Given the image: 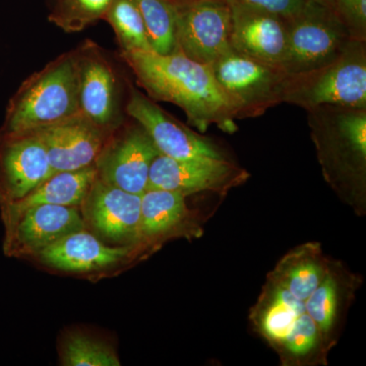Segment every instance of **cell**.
I'll use <instances>...</instances> for the list:
<instances>
[{"label":"cell","mask_w":366,"mask_h":366,"mask_svg":"<svg viewBox=\"0 0 366 366\" xmlns=\"http://www.w3.org/2000/svg\"><path fill=\"white\" fill-rule=\"evenodd\" d=\"M120 57L149 97L178 106L197 131L206 132L211 125L228 134L237 131L234 107L209 64L194 61L180 51L165 55L122 51Z\"/></svg>","instance_id":"6da1fadb"},{"label":"cell","mask_w":366,"mask_h":366,"mask_svg":"<svg viewBox=\"0 0 366 366\" xmlns=\"http://www.w3.org/2000/svg\"><path fill=\"white\" fill-rule=\"evenodd\" d=\"M76 51L64 53L21 84L7 106L0 134H24L79 114Z\"/></svg>","instance_id":"7a4b0ae2"},{"label":"cell","mask_w":366,"mask_h":366,"mask_svg":"<svg viewBox=\"0 0 366 366\" xmlns=\"http://www.w3.org/2000/svg\"><path fill=\"white\" fill-rule=\"evenodd\" d=\"M307 112L327 179L362 187L366 167V108L324 105Z\"/></svg>","instance_id":"3957f363"},{"label":"cell","mask_w":366,"mask_h":366,"mask_svg":"<svg viewBox=\"0 0 366 366\" xmlns=\"http://www.w3.org/2000/svg\"><path fill=\"white\" fill-rule=\"evenodd\" d=\"M283 103L312 109L324 105L366 108V41L352 39L331 61L288 74Z\"/></svg>","instance_id":"277c9868"},{"label":"cell","mask_w":366,"mask_h":366,"mask_svg":"<svg viewBox=\"0 0 366 366\" xmlns=\"http://www.w3.org/2000/svg\"><path fill=\"white\" fill-rule=\"evenodd\" d=\"M216 81L234 107L237 119L262 117L283 103L287 72L233 50L209 64Z\"/></svg>","instance_id":"5b68a950"},{"label":"cell","mask_w":366,"mask_h":366,"mask_svg":"<svg viewBox=\"0 0 366 366\" xmlns=\"http://www.w3.org/2000/svg\"><path fill=\"white\" fill-rule=\"evenodd\" d=\"M287 20V49L282 69L288 74L310 71L331 61L352 40L334 9L312 0H307L302 9Z\"/></svg>","instance_id":"8992f818"},{"label":"cell","mask_w":366,"mask_h":366,"mask_svg":"<svg viewBox=\"0 0 366 366\" xmlns=\"http://www.w3.org/2000/svg\"><path fill=\"white\" fill-rule=\"evenodd\" d=\"M79 112L112 134L124 124L117 71L105 52L86 40L76 50Z\"/></svg>","instance_id":"52a82bcc"},{"label":"cell","mask_w":366,"mask_h":366,"mask_svg":"<svg viewBox=\"0 0 366 366\" xmlns=\"http://www.w3.org/2000/svg\"><path fill=\"white\" fill-rule=\"evenodd\" d=\"M257 324L274 345L297 358L314 352L322 338L305 301L291 295L274 279L257 305Z\"/></svg>","instance_id":"ba28073f"},{"label":"cell","mask_w":366,"mask_h":366,"mask_svg":"<svg viewBox=\"0 0 366 366\" xmlns=\"http://www.w3.org/2000/svg\"><path fill=\"white\" fill-rule=\"evenodd\" d=\"M249 177L247 170L226 158L177 160L159 154L151 165L148 189L170 190L185 197L202 192L224 194Z\"/></svg>","instance_id":"9c48e42d"},{"label":"cell","mask_w":366,"mask_h":366,"mask_svg":"<svg viewBox=\"0 0 366 366\" xmlns=\"http://www.w3.org/2000/svg\"><path fill=\"white\" fill-rule=\"evenodd\" d=\"M159 154L141 125L124 124L112 132L94 165L103 182L142 196L148 189L151 165Z\"/></svg>","instance_id":"30bf717a"},{"label":"cell","mask_w":366,"mask_h":366,"mask_svg":"<svg viewBox=\"0 0 366 366\" xmlns=\"http://www.w3.org/2000/svg\"><path fill=\"white\" fill-rule=\"evenodd\" d=\"M124 112L143 127L164 156L177 160L225 158L213 142L183 124L134 86H129Z\"/></svg>","instance_id":"8fae6325"},{"label":"cell","mask_w":366,"mask_h":366,"mask_svg":"<svg viewBox=\"0 0 366 366\" xmlns=\"http://www.w3.org/2000/svg\"><path fill=\"white\" fill-rule=\"evenodd\" d=\"M175 6L178 51L209 66L231 49L228 2H175Z\"/></svg>","instance_id":"7c38bea8"},{"label":"cell","mask_w":366,"mask_h":366,"mask_svg":"<svg viewBox=\"0 0 366 366\" xmlns=\"http://www.w3.org/2000/svg\"><path fill=\"white\" fill-rule=\"evenodd\" d=\"M81 213L100 239L118 247L141 244V196L131 194L97 177L81 206Z\"/></svg>","instance_id":"4fadbf2b"},{"label":"cell","mask_w":366,"mask_h":366,"mask_svg":"<svg viewBox=\"0 0 366 366\" xmlns=\"http://www.w3.org/2000/svg\"><path fill=\"white\" fill-rule=\"evenodd\" d=\"M86 229L79 207L40 204L26 209L6 226L4 252L9 257H37L71 233Z\"/></svg>","instance_id":"5bb4252c"},{"label":"cell","mask_w":366,"mask_h":366,"mask_svg":"<svg viewBox=\"0 0 366 366\" xmlns=\"http://www.w3.org/2000/svg\"><path fill=\"white\" fill-rule=\"evenodd\" d=\"M53 174L47 151L36 132L0 134V204L30 194Z\"/></svg>","instance_id":"9a60e30c"},{"label":"cell","mask_w":366,"mask_h":366,"mask_svg":"<svg viewBox=\"0 0 366 366\" xmlns=\"http://www.w3.org/2000/svg\"><path fill=\"white\" fill-rule=\"evenodd\" d=\"M228 4L231 9V48L282 67L287 49V18L234 0Z\"/></svg>","instance_id":"2e32d148"},{"label":"cell","mask_w":366,"mask_h":366,"mask_svg":"<svg viewBox=\"0 0 366 366\" xmlns=\"http://www.w3.org/2000/svg\"><path fill=\"white\" fill-rule=\"evenodd\" d=\"M34 132L44 144L53 173L93 166L112 136L81 113Z\"/></svg>","instance_id":"e0dca14e"},{"label":"cell","mask_w":366,"mask_h":366,"mask_svg":"<svg viewBox=\"0 0 366 366\" xmlns=\"http://www.w3.org/2000/svg\"><path fill=\"white\" fill-rule=\"evenodd\" d=\"M132 247H110L86 229L61 238L42 250V264L69 273H88L112 268L131 257Z\"/></svg>","instance_id":"ac0fdd59"},{"label":"cell","mask_w":366,"mask_h":366,"mask_svg":"<svg viewBox=\"0 0 366 366\" xmlns=\"http://www.w3.org/2000/svg\"><path fill=\"white\" fill-rule=\"evenodd\" d=\"M97 177L95 165L84 169L53 173L23 199L2 204L4 226L14 222L26 209L40 204L79 208L90 189L92 183Z\"/></svg>","instance_id":"d6986e66"},{"label":"cell","mask_w":366,"mask_h":366,"mask_svg":"<svg viewBox=\"0 0 366 366\" xmlns=\"http://www.w3.org/2000/svg\"><path fill=\"white\" fill-rule=\"evenodd\" d=\"M185 196L170 190L148 189L141 196V243L173 232L189 216Z\"/></svg>","instance_id":"ffe728a7"},{"label":"cell","mask_w":366,"mask_h":366,"mask_svg":"<svg viewBox=\"0 0 366 366\" xmlns=\"http://www.w3.org/2000/svg\"><path fill=\"white\" fill-rule=\"evenodd\" d=\"M329 272L319 249L310 245L288 255L274 272V279L291 295L305 301Z\"/></svg>","instance_id":"44dd1931"},{"label":"cell","mask_w":366,"mask_h":366,"mask_svg":"<svg viewBox=\"0 0 366 366\" xmlns=\"http://www.w3.org/2000/svg\"><path fill=\"white\" fill-rule=\"evenodd\" d=\"M152 49L159 54L178 51L177 6L172 0H136Z\"/></svg>","instance_id":"7402d4cb"},{"label":"cell","mask_w":366,"mask_h":366,"mask_svg":"<svg viewBox=\"0 0 366 366\" xmlns=\"http://www.w3.org/2000/svg\"><path fill=\"white\" fill-rule=\"evenodd\" d=\"M103 20L112 26L122 51H153L136 0H113Z\"/></svg>","instance_id":"603a6c76"},{"label":"cell","mask_w":366,"mask_h":366,"mask_svg":"<svg viewBox=\"0 0 366 366\" xmlns=\"http://www.w3.org/2000/svg\"><path fill=\"white\" fill-rule=\"evenodd\" d=\"M60 361L66 366H119L117 353L109 344L85 334L69 333L62 340Z\"/></svg>","instance_id":"cb8c5ba5"},{"label":"cell","mask_w":366,"mask_h":366,"mask_svg":"<svg viewBox=\"0 0 366 366\" xmlns=\"http://www.w3.org/2000/svg\"><path fill=\"white\" fill-rule=\"evenodd\" d=\"M113 0H57L48 20L66 33L81 32L104 19Z\"/></svg>","instance_id":"d4e9b609"},{"label":"cell","mask_w":366,"mask_h":366,"mask_svg":"<svg viewBox=\"0 0 366 366\" xmlns=\"http://www.w3.org/2000/svg\"><path fill=\"white\" fill-rule=\"evenodd\" d=\"M307 312L317 325L322 338L331 331L338 307V284L333 274L327 273L312 295L305 300Z\"/></svg>","instance_id":"484cf974"},{"label":"cell","mask_w":366,"mask_h":366,"mask_svg":"<svg viewBox=\"0 0 366 366\" xmlns=\"http://www.w3.org/2000/svg\"><path fill=\"white\" fill-rule=\"evenodd\" d=\"M332 9L352 39L366 41V0H333Z\"/></svg>","instance_id":"4316f807"},{"label":"cell","mask_w":366,"mask_h":366,"mask_svg":"<svg viewBox=\"0 0 366 366\" xmlns=\"http://www.w3.org/2000/svg\"><path fill=\"white\" fill-rule=\"evenodd\" d=\"M234 1L243 2V4L280 14L285 18H290L302 9L307 0H234Z\"/></svg>","instance_id":"83f0119b"},{"label":"cell","mask_w":366,"mask_h":366,"mask_svg":"<svg viewBox=\"0 0 366 366\" xmlns=\"http://www.w3.org/2000/svg\"><path fill=\"white\" fill-rule=\"evenodd\" d=\"M174 2H194V1H226L228 0H172Z\"/></svg>","instance_id":"f1b7e54d"},{"label":"cell","mask_w":366,"mask_h":366,"mask_svg":"<svg viewBox=\"0 0 366 366\" xmlns=\"http://www.w3.org/2000/svg\"><path fill=\"white\" fill-rule=\"evenodd\" d=\"M312 1L319 2V4L332 7V2H333V0H312Z\"/></svg>","instance_id":"f546056e"}]
</instances>
